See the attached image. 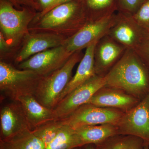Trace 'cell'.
Wrapping results in <instances>:
<instances>
[{
    "instance_id": "1",
    "label": "cell",
    "mask_w": 149,
    "mask_h": 149,
    "mask_svg": "<svg viewBox=\"0 0 149 149\" xmlns=\"http://www.w3.org/2000/svg\"><path fill=\"white\" fill-rule=\"evenodd\" d=\"M105 85L118 88L142 101L149 94V73L135 51L127 49L104 77Z\"/></svg>"
},
{
    "instance_id": "2",
    "label": "cell",
    "mask_w": 149,
    "mask_h": 149,
    "mask_svg": "<svg viewBox=\"0 0 149 149\" xmlns=\"http://www.w3.org/2000/svg\"><path fill=\"white\" fill-rule=\"evenodd\" d=\"M76 0H72L53 8L32 22L29 32L54 33L68 38L89 22L87 15Z\"/></svg>"
},
{
    "instance_id": "3",
    "label": "cell",
    "mask_w": 149,
    "mask_h": 149,
    "mask_svg": "<svg viewBox=\"0 0 149 149\" xmlns=\"http://www.w3.org/2000/svg\"><path fill=\"white\" fill-rule=\"evenodd\" d=\"M34 10L27 7L17 10L10 3L1 0L0 32L11 49L18 47L29 34V26L37 14Z\"/></svg>"
},
{
    "instance_id": "4",
    "label": "cell",
    "mask_w": 149,
    "mask_h": 149,
    "mask_svg": "<svg viewBox=\"0 0 149 149\" xmlns=\"http://www.w3.org/2000/svg\"><path fill=\"white\" fill-rule=\"evenodd\" d=\"M83 56L82 50L75 52L60 69L42 77L34 95L36 100L44 106L53 109L60 96L72 78L73 68Z\"/></svg>"
},
{
    "instance_id": "5",
    "label": "cell",
    "mask_w": 149,
    "mask_h": 149,
    "mask_svg": "<svg viewBox=\"0 0 149 149\" xmlns=\"http://www.w3.org/2000/svg\"><path fill=\"white\" fill-rule=\"evenodd\" d=\"M42 77L32 70L16 69L0 62V90L12 101L21 96L34 95Z\"/></svg>"
},
{
    "instance_id": "6",
    "label": "cell",
    "mask_w": 149,
    "mask_h": 149,
    "mask_svg": "<svg viewBox=\"0 0 149 149\" xmlns=\"http://www.w3.org/2000/svg\"><path fill=\"white\" fill-rule=\"evenodd\" d=\"M124 113L115 109L101 107L87 103L60 120L63 125H69L74 129L88 125H116Z\"/></svg>"
},
{
    "instance_id": "7",
    "label": "cell",
    "mask_w": 149,
    "mask_h": 149,
    "mask_svg": "<svg viewBox=\"0 0 149 149\" xmlns=\"http://www.w3.org/2000/svg\"><path fill=\"white\" fill-rule=\"evenodd\" d=\"M104 77L94 75L75 88L58 103L53 109L55 120L64 119L87 103L99 89L105 85Z\"/></svg>"
},
{
    "instance_id": "8",
    "label": "cell",
    "mask_w": 149,
    "mask_h": 149,
    "mask_svg": "<svg viewBox=\"0 0 149 149\" xmlns=\"http://www.w3.org/2000/svg\"><path fill=\"white\" fill-rule=\"evenodd\" d=\"M118 134L139 137L149 148V94L120 118L116 125Z\"/></svg>"
},
{
    "instance_id": "9",
    "label": "cell",
    "mask_w": 149,
    "mask_h": 149,
    "mask_svg": "<svg viewBox=\"0 0 149 149\" xmlns=\"http://www.w3.org/2000/svg\"><path fill=\"white\" fill-rule=\"evenodd\" d=\"M65 46L52 48L34 55L18 65L20 69L29 70L42 77L62 67L72 55Z\"/></svg>"
},
{
    "instance_id": "10",
    "label": "cell",
    "mask_w": 149,
    "mask_h": 149,
    "mask_svg": "<svg viewBox=\"0 0 149 149\" xmlns=\"http://www.w3.org/2000/svg\"><path fill=\"white\" fill-rule=\"evenodd\" d=\"M116 15L113 14L104 18L89 22L83 28L67 40L65 47L69 52L74 53L82 50L94 42L99 41L107 35L115 21Z\"/></svg>"
},
{
    "instance_id": "11",
    "label": "cell",
    "mask_w": 149,
    "mask_h": 149,
    "mask_svg": "<svg viewBox=\"0 0 149 149\" xmlns=\"http://www.w3.org/2000/svg\"><path fill=\"white\" fill-rule=\"evenodd\" d=\"M147 30L135 21L132 15L121 12L116 15L107 35L126 49L133 50L141 42Z\"/></svg>"
},
{
    "instance_id": "12",
    "label": "cell",
    "mask_w": 149,
    "mask_h": 149,
    "mask_svg": "<svg viewBox=\"0 0 149 149\" xmlns=\"http://www.w3.org/2000/svg\"><path fill=\"white\" fill-rule=\"evenodd\" d=\"M68 39L49 32H30L24 37L22 47L15 56V61L19 64L36 54L64 45Z\"/></svg>"
},
{
    "instance_id": "13",
    "label": "cell",
    "mask_w": 149,
    "mask_h": 149,
    "mask_svg": "<svg viewBox=\"0 0 149 149\" xmlns=\"http://www.w3.org/2000/svg\"><path fill=\"white\" fill-rule=\"evenodd\" d=\"M126 49L108 35L102 38L96 44L94 53L96 75L104 77L120 60Z\"/></svg>"
},
{
    "instance_id": "14",
    "label": "cell",
    "mask_w": 149,
    "mask_h": 149,
    "mask_svg": "<svg viewBox=\"0 0 149 149\" xmlns=\"http://www.w3.org/2000/svg\"><path fill=\"white\" fill-rule=\"evenodd\" d=\"M141 102L122 90L104 85L94 94L87 103L101 107L115 109L126 113Z\"/></svg>"
},
{
    "instance_id": "15",
    "label": "cell",
    "mask_w": 149,
    "mask_h": 149,
    "mask_svg": "<svg viewBox=\"0 0 149 149\" xmlns=\"http://www.w3.org/2000/svg\"><path fill=\"white\" fill-rule=\"evenodd\" d=\"M0 125V141L10 139L24 130H32L21 104L16 101L6 104L1 109Z\"/></svg>"
},
{
    "instance_id": "16",
    "label": "cell",
    "mask_w": 149,
    "mask_h": 149,
    "mask_svg": "<svg viewBox=\"0 0 149 149\" xmlns=\"http://www.w3.org/2000/svg\"><path fill=\"white\" fill-rule=\"evenodd\" d=\"M98 42H94L86 48L85 53L80 61L76 73L60 96L58 103L75 88L95 75L94 53Z\"/></svg>"
},
{
    "instance_id": "17",
    "label": "cell",
    "mask_w": 149,
    "mask_h": 149,
    "mask_svg": "<svg viewBox=\"0 0 149 149\" xmlns=\"http://www.w3.org/2000/svg\"><path fill=\"white\" fill-rule=\"evenodd\" d=\"M15 101L21 104L32 130L46 123L55 120L53 109L44 106L33 95L21 96Z\"/></svg>"
},
{
    "instance_id": "18",
    "label": "cell",
    "mask_w": 149,
    "mask_h": 149,
    "mask_svg": "<svg viewBox=\"0 0 149 149\" xmlns=\"http://www.w3.org/2000/svg\"><path fill=\"white\" fill-rule=\"evenodd\" d=\"M74 130L81 147L88 144L97 145L118 134L117 126L110 124L88 125Z\"/></svg>"
},
{
    "instance_id": "19",
    "label": "cell",
    "mask_w": 149,
    "mask_h": 149,
    "mask_svg": "<svg viewBox=\"0 0 149 149\" xmlns=\"http://www.w3.org/2000/svg\"><path fill=\"white\" fill-rule=\"evenodd\" d=\"M42 142L32 130H26L5 141H0V149H45Z\"/></svg>"
},
{
    "instance_id": "20",
    "label": "cell",
    "mask_w": 149,
    "mask_h": 149,
    "mask_svg": "<svg viewBox=\"0 0 149 149\" xmlns=\"http://www.w3.org/2000/svg\"><path fill=\"white\" fill-rule=\"evenodd\" d=\"M97 149H146L144 141L139 137L118 134L95 145Z\"/></svg>"
},
{
    "instance_id": "21",
    "label": "cell",
    "mask_w": 149,
    "mask_h": 149,
    "mask_svg": "<svg viewBox=\"0 0 149 149\" xmlns=\"http://www.w3.org/2000/svg\"><path fill=\"white\" fill-rule=\"evenodd\" d=\"M81 148L75 130L68 125H63L53 141L45 149H73Z\"/></svg>"
},
{
    "instance_id": "22",
    "label": "cell",
    "mask_w": 149,
    "mask_h": 149,
    "mask_svg": "<svg viewBox=\"0 0 149 149\" xmlns=\"http://www.w3.org/2000/svg\"><path fill=\"white\" fill-rule=\"evenodd\" d=\"M114 0H86L89 10L87 15L88 21L99 20L113 15Z\"/></svg>"
},
{
    "instance_id": "23",
    "label": "cell",
    "mask_w": 149,
    "mask_h": 149,
    "mask_svg": "<svg viewBox=\"0 0 149 149\" xmlns=\"http://www.w3.org/2000/svg\"><path fill=\"white\" fill-rule=\"evenodd\" d=\"M63 125L60 120H51L38 126L32 131L46 148L53 141Z\"/></svg>"
},
{
    "instance_id": "24",
    "label": "cell",
    "mask_w": 149,
    "mask_h": 149,
    "mask_svg": "<svg viewBox=\"0 0 149 149\" xmlns=\"http://www.w3.org/2000/svg\"><path fill=\"white\" fill-rule=\"evenodd\" d=\"M146 68L149 73V29L139 45L133 49Z\"/></svg>"
},
{
    "instance_id": "25",
    "label": "cell",
    "mask_w": 149,
    "mask_h": 149,
    "mask_svg": "<svg viewBox=\"0 0 149 149\" xmlns=\"http://www.w3.org/2000/svg\"><path fill=\"white\" fill-rule=\"evenodd\" d=\"M132 16L140 26L147 30L149 29V0H145Z\"/></svg>"
},
{
    "instance_id": "26",
    "label": "cell",
    "mask_w": 149,
    "mask_h": 149,
    "mask_svg": "<svg viewBox=\"0 0 149 149\" xmlns=\"http://www.w3.org/2000/svg\"><path fill=\"white\" fill-rule=\"evenodd\" d=\"M121 12L133 15L139 9L145 0H118Z\"/></svg>"
},
{
    "instance_id": "27",
    "label": "cell",
    "mask_w": 149,
    "mask_h": 149,
    "mask_svg": "<svg viewBox=\"0 0 149 149\" xmlns=\"http://www.w3.org/2000/svg\"><path fill=\"white\" fill-rule=\"evenodd\" d=\"M10 3L13 6L19 8L21 6H24L27 7L38 10L40 9V6L39 3L36 0H5Z\"/></svg>"
},
{
    "instance_id": "28",
    "label": "cell",
    "mask_w": 149,
    "mask_h": 149,
    "mask_svg": "<svg viewBox=\"0 0 149 149\" xmlns=\"http://www.w3.org/2000/svg\"><path fill=\"white\" fill-rule=\"evenodd\" d=\"M11 49L10 47L4 37L2 33L0 32V52H1V57L6 53L9 52Z\"/></svg>"
},
{
    "instance_id": "29",
    "label": "cell",
    "mask_w": 149,
    "mask_h": 149,
    "mask_svg": "<svg viewBox=\"0 0 149 149\" xmlns=\"http://www.w3.org/2000/svg\"><path fill=\"white\" fill-rule=\"evenodd\" d=\"M72 0H56L55 2L50 7L46 9V10L40 12V13H38V14H37V15L35 17V19H34V20H37L42 17V16H43L45 14L47 13L49 11L51 10L53 8H54L56 7L57 6L60 5L64 3L68 2L70 1H72Z\"/></svg>"
},
{
    "instance_id": "30",
    "label": "cell",
    "mask_w": 149,
    "mask_h": 149,
    "mask_svg": "<svg viewBox=\"0 0 149 149\" xmlns=\"http://www.w3.org/2000/svg\"><path fill=\"white\" fill-rule=\"evenodd\" d=\"M55 1L56 0H39V4L42 9L41 12L49 8Z\"/></svg>"
},
{
    "instance_id": "31",
    "label": "cell",
    "mask_w": 149,
    "mask_h": 149,
    "mask_svg": "<svg viewBox=\"0 0 149 149\" xmlns=\"http://www.w3.org/2000/svg\"><path fill=\"white\" fill-rule=\"evenodd\" d=\"M82 149H97L95 146L94 144H88L82 147Z\"/></svg>"
},
{
    "instance_id": "32",
    "label": "cell",
    "mask_w": 149,
    "mask_h": 149,
    "mask_svg": "<svg viewBox=\"0 0 149 149\" xmlns=\"http://www.w3.org/2000/svg\"><path fill=\"white\" fill-rule=\"evenodd\" d=\"M82 149V147H81V148H74V149Z\"/></svg>"
},
{
    "instance_id": "33",
    "label": "cell",
    "mask_w": 149,
    "mask_h": 149,
    "mask_svg": "<svg viewBox=\"0 0 149 149\" xmlns=\"http://www.w3.org/2000/svg\"><path fill=\"white\" fill-rule=\"evenodd\" d=\"M146 149H149V148H146Z\"/></svg>"
}]
</instances>
